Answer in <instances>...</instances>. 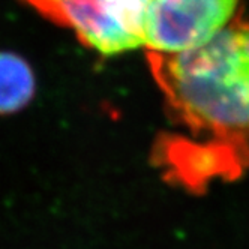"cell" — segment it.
Segmentation results:
<instances>
[{"instance_id":"cell-1","label":"cell","mask_w":249,"mask_h":249,"mask_svg":"<svg viewBox=\"0 0 249 249\" xmlns=\"http://www.w3.org/2000/svg\"><path fill=\"white\" fill-rule=\"evenodd\" d=\"M242 0H152L144 30L149 53L197 48L231 24Z\"/></svg>"},{"instance_id":"cell-2","label":"cell","mask_w":249,"mask_h":249,"mask_svg":"<svg viewBox=\"0 0 249 249\" xmlns=\"http://www.w3.org/2000/svg\"><path fill=\"white\" fill-rule=\"evenodd\" d=\"M239 144L219 141L215 144H194L183 140H165L161 158L165 168L186 185H200L209 177L228 171L237 156L230 152Z\"/></svg>"},{"instance_id":"cell-3","label":"cell","mask_w":249,"mask_h":249,"mask_svg":"<svg viewBox=\"0 0 249 249\" xmlns=\"http://www.w3.org/2000/svg\"><path fill=\"white\" fill-rule=\"evenodd\" d=\"M35 93L29 65L12 53H0V113L21 110Z\"/></svg>"},{"instance_id":"cell-4","label":"cell","mask_w":249,"mask_h":249,"mask_svg":"<svg viewBox=\"0 0 249 249\" xmlns=\"http://www.w3.org/2000/svg\"><path fill=\"white\" fill-rule=\"evenodd\" d=\"M240 36L245 51V80H246V95H248V107H249V23H239Z\"/></svg>"},{"instance_id":"cell-5","label":"cell","mask_w":249,"mask_h":249,"mask_svg":"<svg viewBox=\"0 0 249 249\" xmlns=\"http://www.w3.org/2000/svg\"><path fill=\"white\" fill-rule=\"evenodd\" d=\"M27 2L32 3L35 8H38L45 15L51 17V14L54 12V9L63 2V0H27Z\"/></svg>"}]
</instances>
